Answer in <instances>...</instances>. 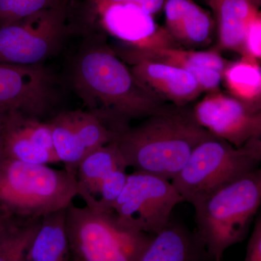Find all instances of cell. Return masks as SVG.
<instances>
[{
  "label": "cell",
  "mask_w": 261,
  "mask_h": 261,
  "mask_svg": "<svg viewBox=\"0 0 261 261\" xmlns=\"http://www.w3.org/2000/svg\"><path fill=\"white\" fill-rule=\"evenodd\" d=\"M63 0H0V28L61 3Z\"/></svg>",
  "instance_id": "obj_21"
},
{
  "label": "cell",
  "mask_w": 261,
  "mask_h": 261,
  "mask_svg": "<svg viewBox=\"0 0 261 261\" xmlns=\"http://www.w3.org/2000/svg\"><path fill=\"white\" fill-rule=\"evenodd\" d=\"M78 196L76 178L65 169L5 159L0 162V211L20 219L66 209Z\"/></svg>",
  "instance_id": "obj_4"
},
{
  "label": "cell",
  "mask_w": 261,
  "mask_h": 261,
  "mask_svg": "<svg viewBox=\"0 0 261 261\" xmlns=\"http://www.w3.org/2000/svg\"><path fill=\"white\" fill-rule=\"evenodd\" d=\"M261 137L241 147L214 136L192 152L181 171L171 180L185 202L194 205L218 189L259 168Z\"/></svg>",
  "instance_id": "obj_6"
},
{
  "label": "cell",
  "mask_w": 261,
  "mask_h": 261,
  "mask_svg": "<svg viewBox=\"0 0 261 261\" xmlns=\"http://www.w3.org/2000/svg\"><path fill=\"white\" fill-rule=\"evenodd\" d=\"M59 162L75 176L84 158L99 147L115 142L118 134L86 110L63 111L47 120Z\"/></svg>",
  "instance_id": "obj_9"
},
{
  "label": "cell",
  "mask_w": 261,
  "mask_h": 261,
  "mask_svg": "<svg viewBox=\"0 0 261 261\" xmlns=\"http://www.w3.org/2000/svg\"><path fill=\"white\" fill-rule=\"evenodd\" d=\"M261 0H223L216 10L219 49L241 55L247 27L260 13Z\"/></svg>",
  "instance_id": "obj_16"
},
{
  "label": "cell",
  "mask_w": 261,
  "mask_h": 261,
  "mask_svg": "<svg viewBox=\"0 0 261 261\" xmlns=\"http://www.w3.org/2000/svg\"><path fill=\"white\" fill-rule=\"evenodd\" d=\"M81 33L83 37L67 58L65 80L86 111L120 134L135 120L145 119L167 106L137 82L104 34Z\"/></svg>",
  "instance_id": "obj_1"
},
{
  "label": "cell",
  "mask_w": 261,
  "mask_h": 261,
  "mask_svg": "<svg viewBox=\"0 0 261 261\" xmlns=\"http://www.w3.org/2000/svg\"><path fill=\"white\" fill-rule=\"evenodd\" d=\"M5 159L37 165L59 162L47 121L25 116L16 111L5 118Z\"/></svg>",
  "instance_id": "obj_12"
},
{
  "label": "cell",
  "mask_w": 261,
  "mask_h": 261,
  "mask_svg": "<svg viewBox=\"0 0 261 261\" xmlns=\"http://www.w3.org/2000/svg\"><path fill=\"white\" fill-rule=\"evenodd\" d=\"M241 56L260 63L261 12L252 19L247 27Z\"/></svg>",
  "instance_id": "obj_24"
},
{
  "label": "cell",
  "mask_w": 261,
  "mask_h": 261,
  "mask_svg": "<svg viewBox=\"0 0 261 261\" xmlns=\"http://www.w3.org/2000/svg\"><path fill=\"white\" fill-rule=\"evenodd\" d=\"M127 167L116 142L102 146L84 158L75 173L78 196L90 205L102 182L117 168Z\"/></svg>",
  "instance_id": "obj_17"
},
{
  "label": "cell",
  "mask_w": 261,
  "mask_h": 261,
  "mask_svg": "<svg viewBox=\"0 0 261 261\" xmlns=\"http://www.w3.org/2000/svg\"><path fill=\"white\" fill-rule=\"evenodd\" d=\"M261 204V169L218 189L193 205L196 234L207 255L221 261L246 238Z\"/></svg>",
  "instance_id": "obj_3"
},
{
  "label": "cell",
  "mask_w": 261,
  "mask_h": 261,
  "mask_svg": "<svg viewBox=\"0 0 261 261\" xmlns=\"http://www.w3.org/2000/svg\"><path fill=\"white\" fill-rule=\"evenodd\" d=\"M192 111L200 126L237 148L253 137H261V107L230 94L209 92Z\"/></svg>",
  "instance_id": "obj_10"
},
{
  "label": "cell",
  "mask_w": 261,
  "mask_h": 261,
  "mask_svg": "<svg viewBox=\"0 0 261 261\" xmlns=\"http://www.w3.org/2000/svg\"><path fill=\"white\" fill-rule=\"evenodd\" d=\"M13 219V217H10L8 215L5 214L3 211H0V236L9 226Z\"/></svg>",
  "instance_id": "obj_28"
},
{
  "label": "cell",
  "mask_w": 261,
  "mask_h": 261,
  "mask_svg": "<svg viewBox=\"0 0 261 261\" xmlns=\"http://www.w3.org/2000/svg\"><path fill=\"white\" fill-rule=\"evenodd\" d=\"M222 1L223 0H208L209 5L214 10V13H216V10H217L218 8H219L220 4H221Z\"/></svg>",
  "instance_id": "obj_29"
},
{
  "label": "cell",
  "mask_w": 261,
  "mask_h": 261,
  "mask_svg": "<svg viewBox=\"0 0 261 261\" xmlns=\"http://www.w3.org/2000/svg\"><path fill=\"white\" fill-rule=\"evenodd\" d=\"M113 47L126 64L138 61H149L187 70L195 79L203 92L207 93L219 90L223 73L228 63L216 49L197 51L182 47Z\"/></svg>",
  "instance_id": "obj_11"
},
{
  "label": "cell",
  "mask_w": 261,
  "mask_h": 261,
  "mask_svg": "<svg viewBox=\"0 0 261 261\" xmlns=\"http://www.w3.org/2000/svg\"><path fill=\"white\" fill-rule=\"evenodd\" d=\"M207 252L195 233L182 223L170 220L154 234L138 261H202Z\"/></svg>",
  "instance_id": "obj_15"
},
{
  "label": "cell",
  "mask_w": 261,
  "mask_h": 261,
  "mask_svg": "<svg viewBox=\"0 0 261 261\" xmlns=\"http://www.w3.org/2000/svg\"><path fill=\"white\" fill-rule=\"evenodd\" d=\"M7 112L0 111V162L5 159L4 153V130L5 118Z\"/></svg>",
  "instance_id": "obj_27"
},
{
  "label": "cell",
  "mask_w": 261,
  "mask_h": 261,
  "mask_svg": "<svg viewBox=\"0 0 261 261\" xmlns=\"http://www.w3.org/2000/svg\"><path fill=\"white\" fill-rule=\"evenodd\" d=\"M184 202L171 181L134 171L128 174L112 211L125 226L154 235L169 222L173 208Z\"/></svg>",
  "instance_id": "obj_8"
},
{
  "label": "cell",
  "mask_w": 261,
  "mask_h": 261,
  "mask_svg": "<svg viewBox=\"0 0 261 261\" xmlns=\"http://www.w3.org/2000/svg\"><path fill=\"white\" fill-rule=\"evenodd\" d=\"M243 261H261V217L257 216Z\"/></svg>",
  "instance_id": "obj_25"
},
{
  "label": "cell",
  "mask_w": 261,
  "mask_h": 261,
  "mask_svg": "<svg viewBox=\"0 0 261 261\" xmlns=\"http://www.w3.org/2000/svg\"><path fill=\"white\" fill-rule=\"evenodd\" d=\"M40 219L13 218L0 236V261H24L33 238L40 224Z\"/></svg>",
  "instance_id": "obj_20"
},
{
  "label": "cell",
  "mask_w": 261,
  "mask_h": 261,
  "mask_svg": "<svg viewBox=\"0 0 261 261\" xmlns=\"http://www.w3.org/2000/svg\"><path fill=\"white\" fill-rule=\"evenodd\" d=\"M163 10L165 28L178 47L194 49L210 44L214 20L208 12L192 0H166Z\"/></svg>",
  "instance_id": "obj_14"
},
{
  "label": "cell",
  "mask_w": 261,
  "mask_h": 261,
  "mask_svg": "<svg viewBox=\"0 0 261 261\" xmlns=\"http://www.w3.org/2000/svg\"><path fill=\"white\" fill-rule=\"evenodd\" d=\"M214 136L199 124L188 106L168 104L118 134L115 142L127 167L171 181L196 147Z\"/></svg>",
  "instance_id": "obj_2"
},
{
  "label": "cell",
  "mask_w": 261,
  "mask_h": 261,
  "mask_svg": "<svg viewBox=\"0 0 261 261\" xmlns=\"http://www.w3.org/2000/svg\"><path fill=\"white\" fill-rule=\"evenodd\" d=\"M74 0L56 6L0 28V64H43L62 50L74 32Z\"/></svg>",
  "instance_id": "obj_7"
},
{
  "label": "cell",
  "mask_w": 261,
  "mask_h": 261,
  "mask_svg": "<svg viewBox=\"0 0 261 261\" xmlns=\"http://www.w3.org/2000/svg\"><path fill=\"white\" fill-rule=\"evenodd\" d=\"M24 261H25V260H24Z\"/></svg>",
  "instance_id": "obj_30"
},
{
  "label": "cell",
  "mask_w": 261,
  "mask_h": 261,
  "mask_svg": "<svg viewBox=\"0 0 261 261\" xmlns=\"http://www.w3.org/2000/svg\"><path fill=\"white\" fill-rule=\"evenodd\" d=\"M127 65L144 88L167 104L187 106L203 92L195 79L181 68L149 61Z\"/></svg>",
  "instance_id": "obj_13"
},
{
  "label": "cell",
  "mask_w": 261,
  "mask_h": 261,
  "mask_svg": "<svg viewBox=\"0 0 261 261\" xmlns=\"http://www.w3.org/2000/svg\"><path fill=\"white\" fill-rule=\"evenodd\" d=\"M126 168H117L108 175L101 184L90 205L87 207L96 211H112L113 205L126 185L128 174Z\"/></svg>",
  "instance_id": "obj_22"
},
{
  "label": "cell",
  "mask_w": 261,
  "mask_h": 261,
  "mask_svg": "<svg viewBox=\"0 0 261 261\" xmlns=\"http://www.w3.org/2000/svg\"><path fill=\"white\" fill-rule=\"evenodd\" d=\"M65 210L41 218L25 254V261H71L65 227Z\"/></svg>",
  "instance_id": "obj_18"
},
{
  "label": "cell",
  "mask_w": 261,
  "mask_h": 261,
  "mask_svg": "<svg viewBox=\"0 0 261 261\" xmlns=\"http://www.w3.org/2000/svg\"><path fill=\"white\" fill-rule=\"evenodd\" d=\"M230 95L239 100L261 107L260 63L242 57L228 62L222 75Z\"/></svg>",
  "instance_id": "obj_19"
},
{
  "label": "cell",
  "mask_w": 261,
  "mask_h": 261,
  "mask_svg": "<svg viewBox=\"0 0 261 261\" xmlns=\"http://www.w3.org/2000/svg\"><path fill=\"white\" fill-rule=\"evenodd\" d=\"M65 227L71 261H138L153 236L125 226L113 211L73 202L65 210Z\"/></svg>",
  "instance_id": "obj_5"
},
{
  "label": "cell",
  "mask_w": 261,
  "mask_h": 261,
  "mask_svg": "<svg viewBox=\"0 0 261 261\" xmlns=\"http://www.w3.org/2000/svg\"><path fill=\"white\" fill-rule=\"evenodd\" d=\"M23 83L14 65L0 64V111L14 107L22 97Z\"/></svg>",
  "instance_id": "obj_23"
},
{
  "label": "cell",
  "mask_w": 261,
  "mask_h": 261,
  "mask_svg": "<svg viewBox=\"0 0 261 261\" xmlns=\"http://www.w3.org/2000/svg\"><path fill=\"white\" fill-rule=\"evenodd\" d=\"M112 2H130L135 3L147 14L153 15L164 8L166 0H109Z\"/></svg>",
  "instance_id": "obj_26"
}]
</instances>
